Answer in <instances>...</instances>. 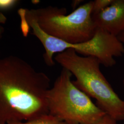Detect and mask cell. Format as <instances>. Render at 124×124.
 I'll use <instances>...</instances> for the list:
<instances>
[{
	"instance_id": "obj_1",
	"label": "cell",
	"mask_w": 124,
	"mask_h": 124,
	"mask_svg": "<svg viewBox=\"0 0 124 124\" xmlns=\"http://www.w3.org/2000/svg\"><path fill=\"white\" fill-rule=\"evenodd\" d=\"M50 79L22 58L0 59V124L24 122L49 114Z\"/></svg>"
},
{
	"instance_id": "obj_2",
	"label": "cell",
	"mask_w": 124,
	"mask_h": 124,
	"mask_svg": "<svg viewBox=\"0 0 124 124\" xmlns=\"http://www.w3.org/2000/svg\"><path fill=\"white\" fill-rule=\"evenodd\" d=\"M54 60L75 76L74 84L89 97L96 99L97 106L117 121L124 120V100L115 93L100 70L97 58L82 56L68 49L57 54Z\"/></svg>"
},
{
	"instance_id": "obj_3",
	"label": "cell",
	"mask_w": 124,
	"mask_h": 124,
	"mask_svg": "<svg viewBox=\"0 0 124 124\" xmlns=\"http://www.w3.org/2000/svg\"><path fill=\"white\" fill-rule=\"evenodd\" d=\"M72 74L62 68L47 94L49 114L67 124H94L106 114L74 84Z\"/></svg>"
},
{
	"instance_id": "obj_4",
	"label": "cell",
	"mask_w": 124,
	"mask_h": 124,
	"mask_svg": "<svg viewBox=\"0 0 124 124\" xmlns=\"http://www.w3.org/2000/svg\"><path fill=\"white\" fill-rule=\"evenodd\" d=\"M93 1L80 5L66 14V8L48 6L30 9L40 28L46 33L69 43L91 39L97 27L92 18Z\"/></svg>"
},
{
	"instance_id": "obj_5",
	"label": "cell",
	"mask_w": 124,
	"mask_h": 124,
	"mask_svg": "<svg viewBox=\"0 0 124 124\" xmlns=\"http://www.w3.org/2000/svg\"><path fill=\"white\" fill-rule=\"evenodd\" d=\"M33 34L41 43L45 52L43 58L49 66L55 64L53 56L68 49L75 51L84 56L97 58L101 64L106 67L113 66L116 64L115 58L124 54V46L117 36L97 28L95 34L89 40L79 43L71 44L63 41L43 31L37 23L31 24Z\"/></svg>"
},
{
	"instance_id": "obj_6",
	"label": "cell",
	"mask_w": 124,
	"mask_h": 124,
	"mask_svg": "<svg viewBox=\"0 0 124 124\" xmlns=\"http://www.w3.org/2000/svg\"><path fill=\"white\" fill-rule=\"evenodd\" d=\"M97 28L118 36L124 31V0H113L100 13L92 15Z\"/></svg>"
},
{
	"instance_id": "obj_7",
	"label": "cell",
	"mask_w": 124,
	"mask_h": 124,
	"mask_svg": "<svg viewBox=\"0 0 124 124\" xmlns=\"http://www.w3.org/2000/svg\"><path fill=\"white\" fill-rule=\"evenodd\" d=\"M8 124H67L57 117L50 114L41 115L35 119L24 122H18Z\"/></svg>"
},
{
	"instance_id": "obj_8",
	"label": "cell",
	"mask_w": 124,
	"mask_h": 124,
	"mask_svg": "<svg viewBox=\"0 0 124 124\" xmlns=\"http://www.w3.org/2000/svg\"><path fill=\"white\" fill-rule=\"evenodd\" d=\"M18 13L20 18V29L23 35L26 37L30 31V26L26 18L27 9L21 8L18 10Z\"/></svg>"
},
{
	"instance_id": "obj_9",
	"label": "cell",
	"mask_w": 124,
	"mask_h": 124,
	"mask_svg": "<svg viewBox=\"0 0 124 124\" xmlns=\"http://www.w3.org/2000/svg\"><path fill=\"white\" fill-rule=\"evenodd\" d=\"M113 0H95L93 1L92 15L97 14L111 4Z\"/></svg>"
},
{
	"instance_id": "obj_10",
	"label": "cell",
	"mask_w": 124,
	"mask_h": 124,
	"mask_svg": "<svg viewBox=\"0 0 124 124\" xmlns=\"http://www.w3.org/2000/svg\"><path fill=\"white\" fill-rule=\"evenodd\" d=\"M17 0H0V11H7L13 8L18 4Z\"/></svg>"
},
{
	"instance_id": "obj_11",
	"label": "cell",
	"mask_w": 124,
	"mask_h": 124,
	"mask_svg": "<svg viewBox=\"0 0 124 124\" xmlns=\"http://www.w3.org/2000/svg\"><path fill=\"white\" fill-rule=\"evenodd\" d=\"M94 124H117L116 121L109 115H106L97 123Z\"/></svg>"
},
{
	"instance_id": "obj_12",
	"label": "cell",
	"mask_w": 124,
	"mask_h": 124,
	"mask_svg": "<svg viewBox=\"0 0 124 124\" xmlns=\"http://www.w3.org/2000/svg\"><path fill=\"white\" fill-rule=\"evenodd\" d=\"M82 1H83V0H73L72 4H71V6L72 7V8L74 9V10H75V9L77 8L78 7H80V5L81 3L82 2Z\"/></svg>"
},
{
	"instance_id": "obj_13",
	"label": "cell",
	"mask_w": 124,
	"mask_h": 124,
	"mask_svg": "<svg viewBox=\"0 0 124 124\" xmlns=\"http://www.w3.org/2000/svg\"><path fill=\"white\" fill-rule=\"evenodd\" d=\"M117 37L120 41V42L123 44L124 46V31L118 36Z\"/></svg>"
},
{
	"instance_id": "obj_14",
	"label": "cell",
	"mask_w": 124,
	"mask_h": 124,
	"mask_svg": "<svg viewBox=\"0 0 124 124\" xmlns=\"http://www.w3.org/2000/svg\"><path fill=\"white\" fill-rule=\"evenodd\" d=\"M4 32V28L0 24V39L2 37Z\"/></svg>"
},
{
	"instance_id": "obj_15",
	"label": "cell",
	"mask_w": 124,
	"mask_h": 124,
	"mask_svg": "<svg viewBox=\"0 0 124 124\" xmlns=\"http://www.w3.org/2000/svg\"><path fill=\"white\" fill-rule=\"evenodd\" d=\"M40 1L39 0H32V3L34 4H37L38 3H39Z\"/></svg>"
},
{
	"instance_id": "obj_16",
	"label": "cell",
	"mask_w": 124,
	"mask_h": 124,
	"mask_svg": "<svg viewBox=\"0 0 124 124\" xmlns=\"http://www.w3.org/2000/svg\"><path fill=\"white\" fill-rule=\"evenodd\" d=\"M123 84H124V80H123Z\"/></svg>"
},
{
	"instance_id": "obj_17",
	"label": "cell",
	"mask_w": 124,
	"mask_h": 124,
	"mask_svg": "<svg viewBox=\"0 0 124 124\" xmlns=\"http://www.w3.org/2000/svg\"></svg>"
}]
</instances>
